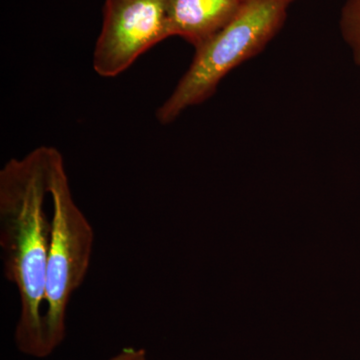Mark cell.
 I'll use <instances>...</instances> for the list:
<instances>
[{
	"instance_id": "1",
	"label": "cell",
	"mask_w": 360,
	"mask_h": 360,
	"mask_svg": "<svg viewBox=\"0 0 360 360\" xmlns=\"http://www.w3.org/2000/svg\"><path fill=\"white\" fill-rule=\"evenodd\" d=\"M61 153L41 146L0 172V250L4 276L20 302L14 340L21 354L46 357L44 316L45 279L51 221L45 214L52 174Z\"/></svg>"
},
{
	"instance_id": "2",
	"label": "cell",
	"mask_w": 360,
	"mask_h": 360,
	"mask_svg": "<svg viewBox=\"0 0 360 360\" xmlns=\"http://www.w3.org/2000/svg\"><path fill=\"white\" fill-rule=\"evenodd\" d=\"M295 1L248 0L224 30L195 49L188 70L156 111L158 122L169 124L187 108L214 96L229 72L264 51L278 34Z\"/></svg>"
},
{
	"instance_id": "3",
	"label": "cell",
	"mask_w": 360,
	"mask_h": 360,
	"mask_svg": "<svg viewBox=\"0 0 360 360\" xmlns=\"http://www.w3.org/2000/svg\"><path fill=\"white\" fill-rule=\"evenodd\" d=\"M51 200V234L42 316L46 356L65 340L68 304L86 277L94 243V229L73 200L63 155L52 174Z\"/></svg>"
},
{
	"instance_id": "4",
	"label": "cell",
	"mask_w": 360,
	"mask_h": 360,
	"mask_svg": "<svg viewBox=\"0 0 360 360\" xmlns=\"http://www.w3.org/2000/svg\"><path fill=\"white\" fill-rule=\"evenodd\" d=\"M168 37V0H105L94 70L99 77H117Z\"/></svg>"
},
{
	"instance_id": "5",
	"label": "cell",
	"mask_w": 360,
	"mask_h": 360,
	"mask_svg": "<svg viewBox=\"0 0 360 360\" xmlns=\"http://www.w3.org/2000/svg\"><path fill=\"white\" fill-rule=\"evenodd\" d=\"M248 0H168L172 37H181L194 49L212 39L243 9Z\"/></svg>"
},
{
	"instance_id": "6",
	"label": "cell",
	"mask_w": 360,
	"mask_h": 360,
	"mask_svg": "<svg viewBox=\"0 0 360 360\" xmlns=\"http://www.w3.org/2000/svg\"><path fill=\"white\" fill-rule=\"evenodd\" d=\"M340 30L360 68V0H345L340 11Z\"/></svg>"
},
{
	"instance_id": "7",
	"label": "cell",
	"mask_w": 360,
	"mask_h": 360,
	"mask_svg": "<svg viewBox=\"0 0 360 360\" xmlns=\"http://www.w3.org/2000/svg\"><path fill=\"white\" fill-rule=\"evenodd\" d=\"M108 360H148L143 348L125 347L115 356Z\"/></svg>"
}]
</instances>
